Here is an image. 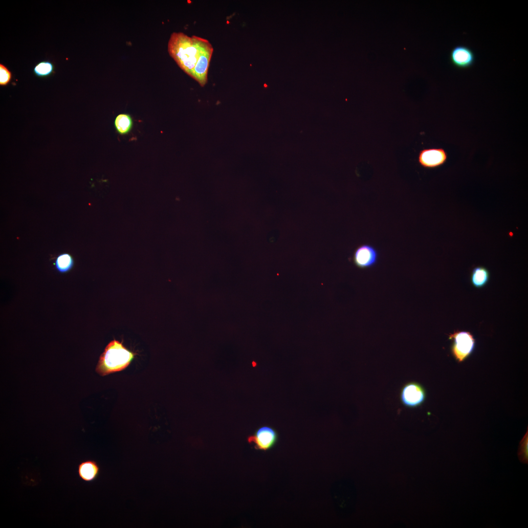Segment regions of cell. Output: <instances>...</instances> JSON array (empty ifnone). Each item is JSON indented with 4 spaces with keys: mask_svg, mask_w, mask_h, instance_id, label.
Listing matches in <instances>:
<instances>
[{
    "mask_svg": "<svg viewBox=\"0 0 528 528\" xmlns=\"http://www.w3.org/2000/svg\"><path fill=\"white\" fill-rule=\"evenodd\" d=\"M199 39L196 36L189 37L183 33L174 32L168 42L170 55L190 77L198 58Z\"/></svg>",
    "mask_w": 528,
    "mask_h": 528,
    "instance_id": "obj_1",
    "label": "cell"
},
{
    "mask_svg": "<svg viewBox=\"0 0 528 528\" xmlns=\"http://www.w3.org/2000/svg\"><path fill=\"white\" fill-rule=\"evenodd\" d=\"M135 355L122 342L113 340L108 344L100 356L96 371L100 375L105 376L123 370L130 365Z\"/></svg>",
    "mask_w": 528,
    "mask_h": 528,
    "instance_id": "obj_2",
    "label": "cell"
},
{
    "mask_svg": "<svg viewBox=\"0 0 528 528\" xmlns=\"http://www.w3.org/2000/svg\"><path fill=\"white\" fill-rule=\"evenodd\" d=\"M213 51V48L209 41L200 37L198 58L191 77L201 87L204 86L207 81L208 69Z\"/></svg>",
    "mask_w": 528,
    "mask_h": 528,
    "instance_id": "obj_3",
    "label": "cell"
},
{
    "mask_svg": "<svg viewBox=\"0 0 528 528\" xmlns=\"http://www.w3.org/2000/svg\"><path fill=\"white\" fill-rule=\"evenodd\" d=\"M449 336L453 340L451 348L453 355L458 361H463L474 349L475 340L473 335L467 331H456Z\"/></svg>",
    "mask_w": 528,
    "mask_h": 528,
    "instance_id": "obj_4",
    "label": "cell"
},
{
    "mask_svg": "<svg viewBox=\"0 0 528 528\" xmlns=\"http://www.w3.org/2000/svg\"><path fill=\"white\" fill-rule=\"evenodd\" d=\"M278 434L272 427L261 426L254 433L247 438V442L253 445L255 449L266 451L272 448L277 442Z\"/></svg>",
    "mask_w": 528,
    "mask_h": 528,
    "instance_id": "obj_5",
    "label": "cell"
},
{
    "mask_svg": "<svg viewBox=\"0 0 528 528\" xmlns=\"http://www.w3.org/2000/svg\"><path fill=\"white\" fill-rule=\"evenodd\" d=\"M447 153L442 148H429L421 150L418 162L426 169H435L443 165L447 161Z\"/></svg>",
    "mask_w": 528,
    "mask_h": 528,
    "instance_id": "obj_6",
    "label": "cell"
},
{
    "mask_svg": "<svg viewBox=\"0 0 528 528\" xmlns=\"http://www.w3.org/2000/svg\"><path fill=\"white\" fill-rule=\"evenodd\" d=\"M425 393L422 386L414 382L406 384L400 392V399L402 404L407 407H416L424 400Z\"/></svg>",
    "mask_w": 528,
    "mask_h": 528,
    "instance_id": "obj_7",
    "label": "cell"
},
{
    "mask_svg": "<svg viewBox=\"0 0 528 528\" xmlns=\"http://www.w3.org/2000/svg\"><path fill=\"white\" fill-rule=\"evenodd\" d=\"M449 60L455 67L461 69L472 66L476 60V55L470 47L458 45L454 47L449 54Z\"/></svg>",
    "mask_w": 528,
    "mask_h": 528,
    "instance_id": "obj_8",
    "label": "cell"
},
{
    "mask_svg": "<svg viewBox=\"0 0 528 528\" xmlns=\"http://www.w3.org/2000/svg\"><path fill=\"white\" fill-rule=\"evenodd\" d=\"M378 253L373 246L363 244L356 248L354 252L353 261L360 268H368L374 265L377 262Z\"/></svg>",
    "mask_w": 528,
    "mask_h": 528,
    "instance_id": "obj_9",
    "label": "cell"
},
{
    "mask_svg": "<svg viewBox=\"0 0 528 528\" xmlns=\"http://www.w3.org/2000/svg\"><path fill=\"white\" fill-rule=\"evenodd\" d=\"M100 471V466L97 462L93 460L82 461L77 467L79 477L82 481L87 483L95 481L99 476Z\"/></svg>",
    "mask_w": 528,
    "mask_h": 528,
    "instance_id": "obj_10",
    "label": "cell"
},
{
    "mask_svg": "<svg viewBox=\"0 0 528 528\" xmlns=\"http://www.w3.org/2000/svg\"><path fill=\"white\" fill-rule=\"evenodd\" d=\"M133 125V119L128 113H120L116 116L114 120L116 132L121 135L128 134L132 131Z\"/></svg>",
    "mask_w": 528,
    "mask_h": 528,
    "instance_id": "obj_11",
    "label": "cell"
},
{
    "mask_svg": "<svg viewBox=\"0 0 528 528\" xmlns=\"http://www.w3.org/2000/svg\"><path fill=\"white\" fill-rule=\"evenodd\" d=\"M489 278L490 273L488 270L484 266H478L473 269L470 276V281L474 287L482 288L487 284Z\"/></svg>",
    "mask_w": 528,
    "mask_h": 528,
    "instance_id": "obj_12",
    "label": "cell"
},
{
    "mask_svg": "<svg viewBox=\"0 0 528 528\" xmlns=\"http://www.w3.org/2000/svg\"><path fill=\"white\" fill-rule=\"evenodd\" d=\"M55 66L49 60H43L38 63L34 67V74L39 78H46L52 75L54 72Z\"/></svg>",
    "mask_w": 528,
    "mask_h": 528,
    "instance_id": "obj_13",
    "label": "cell"
},
{
    "mask_svg": "<svg viewBox=\"0 0 528 528\" xmlns=\"http://www.w3.org/2000/svg\"><path fill=\"white\" fill-rule=\"evenodd\" d=\"M73 264V259L68 253L60 254L55 261V267L61 273H65L69 271L72 268Z\"/></svg>",
    "mask_w": 528,
    "mask_h": 528,
    "instance_id": "obj_14",
    "label": "cell"
},
{
    "mask_svg": "<svg viewBox=\"0 0 528 528\" xmlns=\"http://www.w3.org/2000/svg\"><path fill=\"white\" fill-rule=\"evenodd\" d=\"M518 457L523 463H528V433L526 434L520 443L518 451Z\"/></svg>",
    "mask_w": 528,
    "mask_h": 528,
    "instance_id": "obj_15",
    "label": "cell"
},
{
    "mask_svg": "<svg viewBox=\"0 0 528 528\" xmlns=\"http://www.w3.org/2000/svg\"><path fill=\"white\" fill-rule=\"evenodd\" d=\"M12 73L8 67L3 64H0V86H6L11 82Z\"/></svg>",
    "mask_w": 528,
    "mask_h": 528,
    "instance_id": "obj_16",
    "label": "cell"
}]
</instances>
